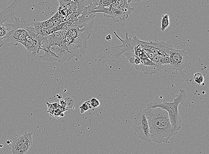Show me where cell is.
Wrapping results in <instances>:
<instances>
[{
	"mask_svg": "<svg viewBox=\"0 0 209 154\" xmlns=\"http://www.w3.org/2000/svg\"><path fill=\"white\" fill-rule=\"evenodd\" d=\"M111 2H112V3H115L117 0H110Z\"/></svg>",
	"mask_w": 209,
	"mask_h": 154,
	"instance_id": "23",
	"label": "cell"
},
{
	"mask_svg": "<svg viewBox=\"0 0 209 154\" xmlns=\"http://www.w3.org/2000/svg\"><path fill=\"white\" fill-rule=\"evenodd\" d=\"M139 43L149 53L162 56H168L170 49L173 48L169 42H166L157 41L148 42L142 41L139 40Z\"/></svg>",
	"mask_w": 209,
	"mask_h": 154,
	"instance_id": "8",
	"label": "cell"
},
{
	"mask_svg": "<svg viewBox=\"0 0 209 154\" xmlns=\"http://www.w3.org/2000/svg\"><path fill=\"white\" fill-rule=\"evenodd\" d=\"M91 108H92V106H91L90 101L86 102L82 104L81 107H79L81 113H83L84 112L88 111L89 109Z\"/></svg>",
	"mask_w": 209,
	"mask_h": 154,
	"instance_id": "19",
	"label": "cell"
},
{
	"mask_svg": "<svg viewBox=\"0 0 209 154\" xmlns=\"http://www.w3.org/2000/svg\"><path fill=\"white\" fill-rule=\"evenodd\" d=\"M33 133L31 132H27V136L26 140L23 144L17 154H26L30 147L33 145V139H32Z\"/></svg>",
	"mask_w": 209,
	"mask_h": 154,
	"instance_id": "12",
	"label": "cell"
},
{
	"mask_svg": "<svg viewBox=\"0 0 209 154\" xmlns=\"http://www.w3.org/2000/svg\"><path fill=\"white\" fill-rule=\"evenodd\" d=\"M187 97V92L183 89H181L173 102H151L147 104V107H159L166 110L168 113L172 127L177 132L182 128V122L178 112V105L179 104H183Z\"/></svg>",
	"mask_w": 209,
	"mask_h": 154,
	"instance_id": "2",
	"label": "cell"
},
{
	"mask_svg": "<svg viewBox=\"0 0 209 154\" xmlns=\"http://www.w3.org/2000/svg\"><path fill=\"white\" fill-rule=\"evenodd\" d=\"M19 0H14L8 6L5 7L0 11V48L4 45V40L6 39L9 31L5 23H9L13 22L14 17L17 13L15 11L16 7L17 6Z\"/></svg>",
	"mask_w": 209,
	"mask_h": 154,
	"instance_id": "4",
	"label": "cell"
},
{
	"mask_svg": "<svg viewBox=\"0 0 209 154\" xmlns=\"http://www.w3.org/2000/svg\"><path fill=\"white\" fill-rule=\"evenodd\" d=\"M34 28L37 33L40 35L44 37L50 35V29L44 26L42 22H36L33 23Z\"/></svg>",
	"mask_w": 209,
	"mask_h": 154,
	"instance_id": "14",
	"label": "cell"
},
{
	"mask_svg": "<svg viewBox=\"0 0 209 154\" xmlns=\"http://www.w3.org/2000/svg\"><path fill=\"white\" fill-rule=\"evenodd\" d=\"M142 1L143 0H127V3L130 5L131 3L139 2Z\"/></svg>",
	"mask_w": 209,
	"mask_h": 154,
	"instance_id": "21",
	"label": "cell"
},
{
	"mask_svg": "<svg viewBox=\"0 0 209 154\" xmlns=\"http://www.w3.org/2000/svg\"><path fill=\"white\" fill-rule=\"evenodd\" d=\"M20 44L25 47L28 52L32 53L33 56H35L37 53H39V51L42 49L41 46L30 35L28 36L24 42H22Z\"/></svg>",
	"mask_w": 209,
	"mask_h": 154,
	"instance_id": "10",
	"label": "cell"
},
{
	"mask_svg": "<svg viewBox=\"0 0 209 154\" xmlns=\"http://www.w3.org/2000/svg\"><path fill=\"white\" fill-rule=\"evenodd\" d=\"M95 1L96 0H72V1L83 7L89 6Z\"/></svg>",
	"mask_w": 209,
	"mask_h": 154,
	"instance_id": "17",
	"label": "cell"
},
{
	"mask_svg": "<svg viewBox=\"0 0 209 154\" xmlns=\"http://www.w3.org/2000/svg\"><path fill=\"white\" fill-rule=\"evenodd\" d=\"M133 132L138 139L144 142L151 141L149 125L144 109L140 110L133 116Z\"/></svg>",
	"mask_w": 209,
	"mask_h": 154,
	"instance_id": "5",
	"label": "cell"
},
{
	"mask_svg": "<svg viewBox=\"0 0 209 154\" xmlns=\"http://www.w3.org/2000/svg\"><path fill=\"white\" fill-rule=\"evenodd\" d=\"M27 136V132L22 135H17L10 144V150L12 154H17L23 144Z\"/></svg>",
	"mask_w": 209,
	"mask_h": 154,
	"instance_id": "11",
	"label": "cell"
},
{
	"mask_svg": "<svg viewBox=\"0 0 209 154\" xmlns=\"http://www.w3.org/2000/svg\"><path fill=\"white\" fill-rule=\"evenodd\" d=\"M42 50L44 51L45 54L43 55L39 56L41 59L45 61H58L59 57L54 52L51 51L50 48L46 47Z\"/></svg>",
	"mask_w": 209,
	"mask_h": 154,
	"instance_id": "13",
	"label": "cell"
},
{
	"mask_svg": "<svg viewBox=\"0 0 209 154\" xmlns=\"http://www.w3.org/2000/svg\"><path fill=\"white\" fill-rule=\"evenodd\" d=\"M96 1H97V3H98V1H99V0H96Z\"/></svg>",
	"mask_w": 209,
	"mask_h": 154,
	"instance_id": "24",
	"label": "cell"
},
{
	"mask_svg": "<svg viewBox=\"0 0 209 154\" xmlns=\"http://www.w3.org/2000/svg\"><path fill=\"white\" fill-rule=\"evenodd\" d=\"M144 111L151 140L159 144L169 143L171 138L177 132L172 127L167 111L159 107H146Z\"/></svg>",
	"mask_w": 209,
	"mask_h": 154,
	"instance_id": "1",
	"label": "cell"
},
{
	"mask_svg": "<svg viewBox=\"0 0 209 154\" xmlns=\"http://www.w3.org/2000/svg\"><path fill=\"white\" fill-rule=\"evenodd\" d=\"M194 79L195 82L198 85H202L204 81L203 74L200 72L195 73L194 75Z\"/></svg>",
	"mask_w": 209,
	"mask_h": 154,
	"instance_id": "16",
	"label": "cell"
},
{
	"mask_svg": "<svg viewBox=\"0 0 209 154\" xmlns=\"http://www.w3.org/2000/svg\"><path fill=\"white\" fill-rule=\"evenodd\" d=\"M91 106L94 107H97L100 105V102L98 99L96 98H93L90 100Z\"/></svg>",
	"mask_w": 209,
	"mask_h": 154,
	"instance_id": "20",
	"label": "cell"
},
{
	"mask_svg": "<svg viewBox=\"0 0 209 154\" xmlns=\"http://www.w3.org/2000/svg\"><path fill=\"white\" fill-rule=\"evenodd\" d=\"M6 26L11 27L8 36L5 40L14 46L24 42L29 34L27 28L29 27L27 21L23 18L14 17L12 24H6Z\"/></svg>",
	"mask_w": 209,
	"mask_h": 154,
	"instance_id": "3",
	"label": "cell"
},
{
	"mask_svg": "<svg viewBox=\"0 0 209 154\" xmlns=\"http://www.w3.org/2000/svg\"><path fill=\"white\" fill-rule=\"evenodd\" d=\"M170 17L168 14H165L162 15V22H161V30L162 32H164L170 26Z\"/></svg>",
	"mask_w": 209,
	"mask_h": 154,
	"instance_id": "15",
	"label": "cell"
},
{
	"mask_svg": "<svg viewBox=\"0 0 209 154\" xmlns=\"http://www.w3.org/2000/svg\"><path fill=\"white\" fill-rule=\"evenodd\" d=\"M113 33L122 42V45L119 47H112L106 48L99 57L100 61H104L105 62H108L112 63L116 62L120 59V57L122 53H124L126 51H131L125 40L122 39L115 31H113Z\"/></svg>",
	"mask_w": 209,
	"mask_h": 154,
	"instance_id": "7",
	"label": "cell"
},
{
	"mask_svg": "<svg viewBox=\"0 0 209 154\" xmlns=\"http://www.w3.org/2000/svg\"><path fill=\"white\" fill-rule=\"evenodd\" d=\"M169 57L170 69L179 71L182 74H183V69L190 67L188 53L186 49L179 50L171 48L169 51Z\"/></svg>",
	"mask_w": 209,
	"mask_h": 154,
	"instance_id": "6",
	"label": "cell"
},
{
	"mask_svg": "<svg viewBox=\"0 0 209 154\" xmlns=\"http://www.w3.org/2000/svg\"><path fill=\"white\" fill-rule=\"evenodd\" d=\"M105 39L107 41H110L112 39V36L111 35V34H108V35L106 37H105Z\"/></svg>",
	"mask_w": 209,
	"mask_h": 154,
	"instance_id": "22",
	"label": "cell"
},
{
	"mask_svg": "<svg viewBox=\"0 0 209 154\" xmlns=\"http://www.w3.org/2000/svg\"><path fill=\"white\" fill-rule=\"evenodd\" d=\"M95 12H102L105 17L112 18L115 23L125 20L128 16L116 3H112L108 8L97 7Z\"/></svg>",
	"mask_w": 209,
	"mask_h": 154,
	"instance_id": "9",
	"label": "cell"
},
{
	"mask_svg": "<svg viewBox=\"0 0 209 154\" xmlns=\"http://www.w3.org/2000/svg\"><path fill=\"white\" fill-rule=\"evenodd\" d=\"M110 0H99L97 7L99 8H108L111 5Z\"/></svg>",
	"mask_w": 209,
	"mask_h": 154,
	"instance_id": "18",
	"label": "cell"
}]
</instances>
